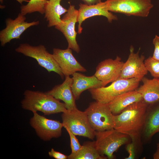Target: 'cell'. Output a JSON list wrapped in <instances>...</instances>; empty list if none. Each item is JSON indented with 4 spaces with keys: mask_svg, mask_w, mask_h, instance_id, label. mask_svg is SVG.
<instances>
[{
    "mask_svg": "<svg viewBox=\"0 0 159 159\" xmlns=\"http://www.w3.org/2000/svg\"><path fill=\"white\" fill-rule=\"evenodd\" d=\"M148 105L143 100L131 104L114 115V128L128 135L136 146L142 133Z\"/></svg>",
    "mask_w": 159,
    "mask_h": 159,
    "instance_id": "obj_1",
    "label": "cell"
},
{
    "mask_svg": "<svg viewBox=\"0 0 159 159\" xmlns=\"http://www.w3.org/2000/svg\"><path fill=\"white\" fill-rule=\"evenodd\" d=\"M24 95L21 103L24 110L32 112L40 111L44 115L63 112L67 110L64 103L45 92L26 90Z\"/></svg>",
    "mask_w": 159,
    "mask_h": 159,
    "instance_id": "obj_2",
    "label": "cell"
},
{
    "mask_svg": "<svg viewBox=\"0 0 159 159\" xmlns=\"http://www.w3.org/2000/svg\"><path fill=\"white\" fill-rule=\"evenodd\" d=\"M141 80L133 78L118 79L107 87L88 90L92 98L96 101L107 104L118 95L136 90Z\"/></svg>",
    "mask_w": 159,
    "mask_h": 159,
    "instance_id": "obj_3",
    "label": "cell"
},
{
    "mask_svg": "<svg viewBox=\"0 0 159 159\" xmlns=\"http://www.w3.org/2000/svg\"><path fill=\"white\" fill-rule=\"evenodd\" d=\"M96 148L102 156L109 159L114 158V153L121 146L127 143L130 138L126 134L114 128L101 131H95Z\"/></svg>",
    "mask_w": 159,
    "mask_h": 159,
    "instance_id": "obj_4",
    "label": "cell"
},
{
    "mask_svg": "<svg viewBox=\"0 0 159 159\" xmlns=\"http://www.w3.org/2000/svg\"><path fill=\"white\" fill-rule=\"evenodd\" d=\"M63 127L69 130L75 135H79L93 140L95 131L91 127L86 112L77 108L67 110L62 115Z\"/></svg>",
    "mask_w": 159,
    "mask_h": 159,
    "instance_id": "obj_5",
    "label": "cell"
},
{
    "mask_svg": "<svg viewBox=\"0 0 159 159\" xmlns=\"http://www.w3.org/2000/svg\"><path fill=\"white\" fill-rule=\"evenodd\" d=\"M85 111L91 127L95 131L114 128V115L107 104L92 102Z\"/></svg>",
    "mask_w": 159,
    "mask_h": 159,
    "instance_id": "obj_6",
    "label": "cell"
},
{
    "mask_svg": "<svg viewBox=\"0 0 159 159\" xmlns=\"http://www.w3.org/2000/svg\"><path fill=\"white\" fill-rule=\"evenodd\" d=\"M108 10L127 16L147 17L153 5L151 0H106Z\"/></svg>",
    "mask_w": 159,
    "mask_h": 159,
    "instance_id": "obj_7",
    "label": "cell"
},
{
    "mask_svg": "<svg viewBox=\"0 0 159 159\" xmlns=\"http://www.w3.org/2000/svg\"><path fill=\"white\" fill-rule=\"evenodd\" d=\"M15 51L24 55L35 59L38 64L49 72H54L63 79L64 75L52 54L49 53L42 45L33 46L27 43L21 44Z\"/></svg>",
    "mask_w": 159,
    "mask_h": 159,
    "instance_id": "obj_8",
    "label": "cell"
},
{
    "mask_svg": "<svg viewBox=\"0 0 159 159\" xmlns=\"http://www.w3.org/2000/svg\"><path fill=\"white\" fill-rule=\"evenodd\" d=\"M30 124L34 129L37 135L43 140L47 141L61 135L62 123L59 121L47 118L37 112H33Z\"/></svg>",
    "mask_w": 159,
    "mask_h": 159,
    "instance_id": "obj_9",
    "label": "cell"
},
{
    "mask_svg": "<svg viewBox=\"0 0 159 159\" xmlns=\"http://www.w3.org/2000/svg\"><path fill=\"white\" fill-rule=\"evenodd\" d=\"M78 12L74 6L70 5L67 12L62 19V23L55 26L65 37L68 43L67 48L77 53H79L80 51L79 46L76 39L77 33L75 29V24L77 22Z\"/></svg>",
    "mask_w": 159,
    "mask_h": 159,
    "instance_id": "obj_10",
    "label": "cell"
},
{
    "mask_svg": "<svg viewBox=\"0 0 159 159\" xmlns=\"http://www.w3.org/2000/svg\"><path fill=\"white\" fill-rule=\"evenodd\" d=\"M145 59L144 55H140L139 50L135 52L133 47L131 46L128 58L124 63L119 79L136 78L142 80L148 72Z\"/></svg>",
    "mask_w": 159,
    "mask_h": 159,
    "instance_id": "obj_11",
    "label": "cell"
},
{
    "mask_svg": "<svg viewBox=\"0 0 159 159\" xmlns=\"http://www.w3.org/2000/svg\"><path fill=\"white\" fill-rule=\"evenodd\" d=\"M26 19L25 15L20 13L14 19L8 18L6 20V27L0 32L1 46H4L13 39H20L21 35L26 30L39 23V21L28 22L25 21Z\"/></svg>",
    "mask_w": 159,
    "mask_h": 159,
    "instance_id": "obj_12",
    "label": "cell"
},
{
    "mask_svg": "<svg viewBox=\"0 0 159 159\" xmlns=\"http://www.w3.org/2000/svg\"><path fill=\"white\" fill-rule=\"evenodd\" d=\"M124 63L117 56L114 59L108 58L99 63L94 75L102 82V87L119 79Z\"/></svg>",
    "mask_w": 159,
    "mask_h": 159,
    "instance_id": "obj_13",
    "label": "cell"
},
{
    "mask_svg": "<svg viewBox=\"0 0 159 159\" xmlns=\"http://www.w3.org/2000/svg\"><path fill=\"white\" fill-rule=\"evenodd\" d=\"M53 56L59 66L64 76H70L75 72H85L86 69L76 59L72 54V49L54 48Z\"/></svg>",
    "mask_w": 159,
    "mask_h": 159,
    "instance_id": "obj_14",
    "label": "cell"
},
{
    "mask_svg": "<svg viewBox=\"0 0 159 159\" xmlns=\"http://www.w3.org/2000/svg\"><path fill=\"white\" fill-rule=\"evenodd\" d=\"M79 6L77 16V33L79 34L82 32L83 22L87 18L95 16H103L107 18L109 23L118 20L117 16L108 10L105 1L91 5L80 3Z\"/></svg>",
    "mask_w": 159,
    "mask_h": 159,
    "instance_id": "obj_15",
    "label": "cell"
},
{
    "mask_svg": "<svg viewBox=\"0 0 159 159\" xmlns=\"http://www.w3.org/2000/svg\"><path fill=\"white\" fill-rule=\"evenodd\" d=\"M72 78L69 76H65L62 83L55 85L51 90L45 92L57 99L62 100L67 110H72L77 108L76 100L72 90Z\"/></svg>",
    "mask_w": 159,
    "mask_h": 159,
    "instance_id": "obj_16",
    "label": "cell"
},
{
    "mask_svg": "<svg viewBox=\"0 0 159 159\" xmlns=\"http://www.w3.org/2000/svg\"><path fill=\"white\" fill-rule=\"evenodd\" d=\"M72 76V90L76 100L78 99L81 94L85 90L102 87V82L94 75L87 76L76 72Z\"/></svg>",
    "mask_w": 159,
    "mask_h": 159,
    "instance_id": "obj_17",
    "label": "cell"
},
{
    "mask_svg": "<svg viewBox=\"0 0 159 159\" xmlns=\"http://www.w3.org/2000/svg\"><path fill=\"white\" fill-rule=\"evenodd\" d=\"M159 132V102L148 106L142 134L147 140Z\"/></svg>",
    "mask_w": 159,
    "mask_h": 159,
    "instance_id": "obj_18",
    "label": "cell"
},
{
    "mask_svg": "<svg viewBox=\"0 0 159 159\" xmlns=\"http://www.w3.org/2000/svg\"><path fill=\"white\" fill-rule=\"evenodd\" d=\"M142 100L141 94L136 89L118 95L107 104L112 114L116 115L121 113L131 104Z\"/></svg>",
    "mask_w": 159,
    "mask_h": 159,
    "instance_id": "obj_19",
    "label": "cell"
},
{
    "mask_svg": "<svg viewBox=\"0 0 159 159\" xmlns=\"http://www.w3.org/2000/svg\"><path fill=\"white\" fill-rule=\"evenodd\" d=\"M141 81L143 84L136 90L143 101L148 105L159 102V78L144 77Z\"/></svg>",
    "mask_w": 159,
    "mask_h": 159,
    "instance_id": "obj_20",
    "label": "cell"
},
{
    "mask_svg": "<svg viewBox=\"0 0 159 159\" xmlns=\"http://www.w3.org/2000/svg\"><path fill=\"white\" fill-rule=\"evenodd\" d=\"M62 0H49L46 5L44 18L48 21L49 27L59 25L63 22L61 16L67 10L61 5Z\"/></svg>",
    "mask_w": 159,
    "mask_h": 159,
    "instance_id": "obj_21",
    "label": "cell"
},
{
    "mask_svg": "<svg viewBox=\"0 0 159 159\" xmlns=\"http://www.w3.org/2000/svg\"><path fill=\"white\" fill-rule=\"evenodd\" d=\"M106 156L101 155L98 152L95 141L85 142L80 149L75 153L68 156V159H105Z\"/></svg>",
    "mask_w": 159,
    "mask_h": 159,
    "instance_id": "obj_22",
    "label": "cell"
},
{
    "mask_svg": "<svg viewBox=\"0 0 159 159\" xmlns=\"http://www.w3.org/2000/svg\"><path fill=\"white\" fill-rule=\"evenodd\" d=\"M49 0H30L28 3L21 7L20 13L25 15L35 12L44 14L46 5Z\"/></svg>",
    "mask_w": 159,
    "mask_h": 159,
    "instance_id": "obj_23",
    "label": "cell"
},
{
    "mask_svg": "<svg viewBox=\"0 0 159 159\" xmlns=\"http://www.w3.org/2000/svg\"><path fill=\"white\" fill-rule=\"evenodd\" d=\"M148 71L154 78H159V61L150 56L144 61Z\"/></svg>",
    "mask_w": 159,
    "mask_h": 159,
    "instance_id": "obj_24",
    "label": "cell"
},
{
    "mask_svg": "<svg viewBox=\"0 0 159 159\" xmlns=\"http://www.w3.org/2000/svg\"><path fill=\"white\" fill-rule=\"evenodd\" d=\"M69 136L70 140V146L72 153H75L78 151L81 148V145L75 135L69 130H66Z\"/></svg>",
    "mask_w": 159,
    "mask_h": 159,
    "instance_id": "obj_25",
    "label": "cell"
},
{
    "mask_svg": "<svg viewBox=\"0 0 159 159\" xmlns=\"http://www.w3.org/2000/svg\"><path fill=\"white\" fill-rule=\"evenodd\" d=\"M154 49L152 57L153 59L159 61V36L156 35L153 40Z\"/></svg>",
    "mask_w": 159,
    "mask_h": 159,
    "instance_id": "obj_26",
    "label": "cell"
},
{
    "mask_svg": "<svg viewBox=\"0 0 159 159\" xmlns=\"http://www.w3.org/2000/svg\"><path fill=\"white\" fill-rule=\"evenodd\" d=\"M136 145L133 142L128 144L126 147V150L129 154L128 157L125 158V159H134L135 156Z\"/></svg>",
    "mask_w": 159,
    "mask_h": 159,
    "instance_id": "obj_27",
    "label": "cell"
},
{
    "mask_svg": "<svg viewBox=\"0 0 159 159\" xmlns=\"http://www.w3.org/2000/svg\"><path fill=\"white\" fill-rule=\"evenodd\" d=\"M49 155L56 159H67L68 156L64 155L61 153L55 151L52 148L48 153Z\"/></svg>",
    "mask_w": 159,
    "mask_h": 159,
    "instance_id": "obj_28",
    "label": "cell"
},
{
    "mask_svg": "<svg viewBox=\"0 0 159 159\" xmlns=\"http://www.w3.org/2000/svg\"><path fill=\"white\" fill-rule=\"evenodd\" d=\"M88 5L96 4L101 2V0H81Z\"/></svg>",
    "mask_w": 159,
    "mask_h": 159,
    "instance_id": "obj_29",
    "label": "cell"
},
{
    "mask_svg": "<svg viewBox=\"0 0 159 159\" xmlns=\"http://www.w3.org/2000/svg\"><path fill=\"white\" fill-rule=\"evenodd\" d=\"M153 158L154 159H159V148H157L156 151L153 155Z\"/></svg>",
    "mask_w": 159,
    "mask_h": 159,
    "instance_id": "obj_30",
    "label": "cell"
},
{
    "mask_svg": "<svg viewBox=\"0 0 159 159\" xmlns=\"http://www.w3.org/2000/svg\"><path fill=\"white\" fill-rule=\"evenodd\" d=\"M157 148H159V143L157 144Z\"/></svg>",
    "mask_w": 159,
    "mask_h": 159,
    "instance_id": "obj_31",
    "label": "cell"
},
{
    "mask_svg": "<svg viewBox=\"0 0 159 159\" xmlns=\"http://www.w3.org/2000/svg\"><path fill=\"white\" fill-rule=\"evenodd\" d=\"M3 0H0V2L2 3L3 2Z\"/></svg>",
    "mask_w": 159,
    "mask_h": 159,
    "instance_id": "obj_32",
    "label": "cell"
}]
</instances>
